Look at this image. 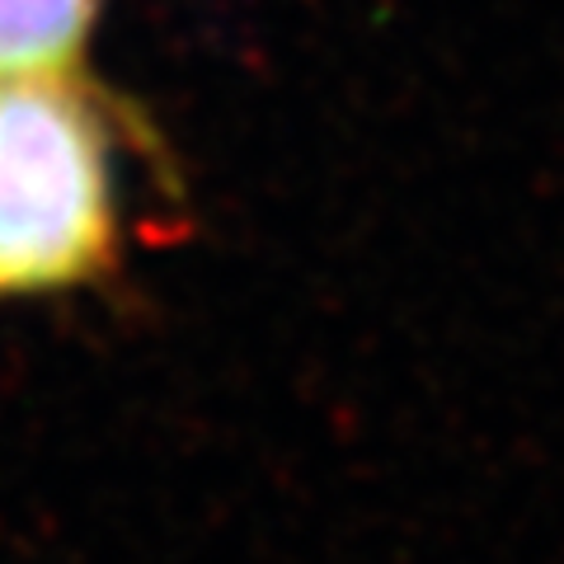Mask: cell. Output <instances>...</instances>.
I'll list each match as a JSON object with an SVG mask.
<instances>
[{"label":"cell","mask_w":564,"mask_h":564,"mask_svg":"<svg viewBox=\"0 0 564 564\" xmlns=\"http://www.w3.org/2000/svg\"><path fill=\"white\" fill-rule=\"evenodd\" d=\"M113 250L99 122L39 76L0 80V292L85 282Z\"/></svg>","instance_id":"obj_1"},{"label":"cell","mask_w":564,"mask_h":564,"mask_svg":"<svg viewBox=\"0 0 564 564\" xmlns=\"http://www.w3.org/2000/svg\"><path fill=\"white\" fill-rule=\"evenodd\" d=\"M95 0H0V80H57L80 57Z\"/></svg>","instance_id":"obj_2"}]
</instances>
